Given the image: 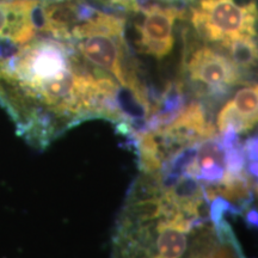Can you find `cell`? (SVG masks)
I'll return each instance as SVG.
<instances>
[{"instance_id":"6da1fadb","label":"cell","mask_w":258,"mask_h":258,"mask_svg":"<svg viewBox=\"0 0 258 258\" xmlns=\"http://www.w3.org/2000/svg\"><path fill=\"white\" fill-rule=\"evenodd\" d=\"M109 74L90 67L71 42L43 34L0 44V102L24 137L44 143L60 125L91 116L123 120Z\"/></svg>"},{"instance_id":"7a4b0ae2","label":"cell","mask_w":258,"mask_h":258,"mask_svg":"<svg viewBox=\"0 0 258 258\" xmlns=\"http://www.w3.org/2000/svg\"><path fill=\"white\" fill-rule=\"evenodd\" d=\"M190 22L206 43L217 46L228 56L257 48V4L237 0H198Z\"/></svg>"},{"instance_id":"3957f363","label":"cell","mask_w":258,"mask_h":258,"mask_svg":"<svg viewBox=\"0 0 258 258\" xmlns=\"http://www.w3.org/2000/svg\"><path fill=\"white\" fill-rule=\"evenodd\" d=\"M78 54L92 67L101 70L115 79L134 97L146 110L150 103L135 71L128 60L124 32L121 34H97L72 42Z\"/></svg>"},{"instance_id":"277c9868","label":"cell","mask_w":258,"mask_h":258,"mask_svg":"<svg viewBox=\"0 0 258 258\" xmlns=\"http://www.w3.org/2000/svg\"><path fill=\"white\" fill-rule=\"evenodd\" d=\"M135 22L139 51L158 60L170 55L175 47L177 21L184 18V11L173 4L152 3L138 10Z\"/></svg>"},{"instance_id":"5b68a950","label":"cell","mask_w":258,"mask_h":258,"mask_svg":"<svg viewBox=\"0 0 258 258\" xmlns=\"http://www.w3.org/2000/svg\"><path fill=\"white\" fill-rule=\"evenodd\" d=\"M184 70L192 83L212 93H222L243 83V69L227 54L208 43L199 44L188 51Z\"/></svg>"},{"instance_id":"8992f818","label":"cell","mask_w":258,"mask_h":258,"mask_svg":"<svg viewBox=\"0 0 258 258\" xmlns=\"http://www.w3.org/2000/svg\"><path fill=\"white\" fill-rule=\"evenodd\" d=\"M160 211L156 226V254L152 258H180L188 246V234L194 218L177 209L159 195Z\"/></svg>"},{"instance_id":"52a82bcc","label":"cell","mask_w":258,"mask_h":258,"mask_svg":"<svg viewBox=\"0 0 258 258\" xmlns=\"http://www.w3.org/2000/svg\"><path fill=\"white\" fill-rule=\"evenodd\" d=\"M37 0L0 2V44H21L37 32Z\"/></svg>"},{"instance_id":"ba28073f","label":"cell","mask_w":258,"mask_h":258,"mask_svg":"<svg viewBox=\"0 0 258 258\" xmlns=\"http://www.w3.org/2000/svg\"><path fill=\"white\" fill-rule=\"evenodd\" d=\"M258 90L257 85L238 90L219 112L217 127L221 134H239L253 129L257 123Z\"/></svg>"},{"instance_id":"9c48e42d","label":"cell","mask_w":258,"mask_h":258,"mask_svg":"<svg viewBox=\"0 0 258 258\" xmlns=\"http://www.w3.org/2000/svg\"><path fill=\"white\" fill-rule=\"evenodd\" d=\"M102 4L112 6V8L122 9L124 11L137 12L143 6L147 5L148 0H98Z\"/></svg>"},{"instance_id":"30bf717a","label":"cell","mask_w":258,"mask_h":258,"mask_svg":"<svg viewBox=\"0 0 258 258\" xmlns=\"http://www.w3.org/2000/svg\"><path fill=\"white\" fill-rule=\"evenodd\" d=\"M199 258H234V256L226 247H218V249L213 250L211 252L202 254Z\"/></svg>"},{"instance_id":"8fae6325","label":"cell","mask_w":258,"mask_h":258,"mask_svg":"<svg viewBox=\"0 0 258 258\" xmlns=\"http://www.w3.org/2000/svg\"><path fill=\"white\" fill-rule=\"evenodd\" d=\"M0 2H5V0H0Z\"/></svg>"}]
</instances>
